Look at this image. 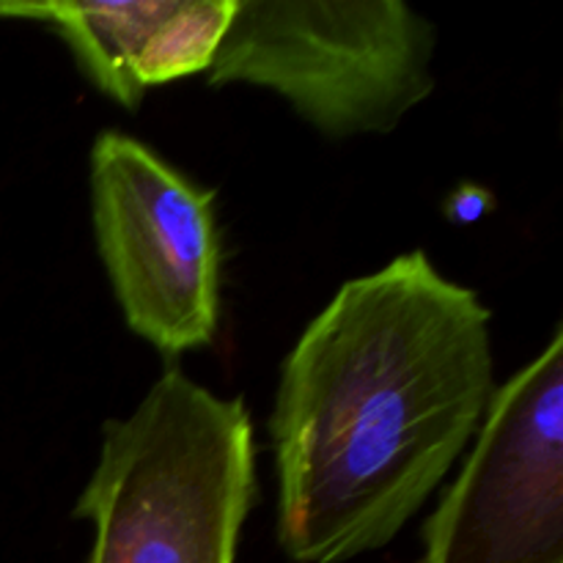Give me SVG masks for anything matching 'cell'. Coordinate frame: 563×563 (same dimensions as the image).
<instances>
[{
  "instance_id": "obj_1",
  "label": "cell",
  "mask_w": 563,
  "mask_h": 563,
  "mask_svg": "<svg viewBox=\"0 0 563 563\" xmlns=\"http://www.w3.org/2000/svg\"><path fill=\"white\" fill-rule=\"evenodd\" d=\"M493 399L489 311L421 251L350 280L280 374L269 434L278 539L300 563L385 548Z\"/></svg>"
},
{
  "instance_id": "obj_2",
  "label": "cell",
  "mask_w": 563,
  "mask_h": 563,
  "mask_svg": "<svg viewBox=\"0 0 563 563\" xmlns=\"http://www.w3.org/2000/svg\"><path fill=\"white\" fill-rule=\"evenodd\" d=\"M253 471L242 399L165 372L130 418L104 423L97 471L75 506L93 522L88 563H234Z\"/></svg>"
},
{
  "instance_id": "obj_6",
  "label": "cell",
  "mask_w": 563,
  "mask_h": 563,
  "mask_svg": "<svg viewBox=\"0 0 563 563\" xmlns=\"http://www.w3.org/2000/svg\"><path fill=\"white\" fill-rule=\"evenodd\" d=\"M236 0L201 3H0V16L53 27L99 91L135 110L143 93L207 71Z\"/></svg>"
},
{
  "instance_id": "obj_4",
  "label": "cell",
  "mask_w": 563,
  "mask_h": 563,
  "mask_svg": "<svg viewBox=\"0 0 563 563\" xmlns=\"http://www.w3.org/2000/svg\"><path fill=\"white\" fill-rule=\"evenodd\" d=\"M99 256L132 333L163 355L209 344L220 311L214 196L152 148L102 132L91 148Z\"/></svg>"
},
{
  "instance_id": "obj_5",
  "label": "cell",
  "mask_w": 563,
  "mask_h": 563,
  "mask_svg": "<svg viewBox=\"0 0 563 563\" xmlns=\"http://www.w3.org/2000/svg\"><path fill=\"white\" fill-rule=\"evenodd\" d=\"M423 563H563V333L489 399Z\"/></svg>"
},
{
  "instance_id": "obj_3",
  "label": "cell",
  "mask_w": 563,
  "mask_h": 563,
  "mask_svg": "<svg viewBox=\"0 0 563 563\" xmlns=\"http://www.w3.org/2000/svg\"><path fill=\"white\" fill-rule=\"evenodd\" d=\"M434 27L399 0H236L209 82L278 91L324 135L390 132L432 93Z\"/></svg>"
},
{
  "instance_id": "obj_7",
  "label": "cell",
  "mask_w": 563,
  "mask_h": 563,
  "mask_svg": "<svg viewBox=\"0 0 563 563\" xmlns=\"http://www.w3.org/2000/svg\"><path fill=\"white\" fill-rule=\"evenodd\" d=\"M489 203H493L489 192L478 190V187H465V190H460L456 196H451L449 214L460 220V223H473V220L482 218L484 209H487Z\"/></svg>"
}]
</instances>
